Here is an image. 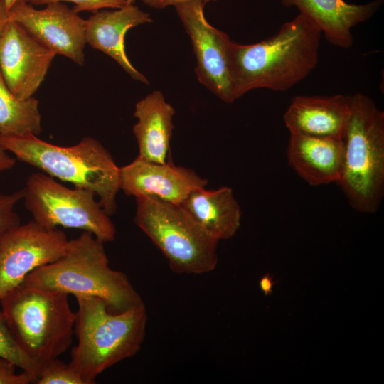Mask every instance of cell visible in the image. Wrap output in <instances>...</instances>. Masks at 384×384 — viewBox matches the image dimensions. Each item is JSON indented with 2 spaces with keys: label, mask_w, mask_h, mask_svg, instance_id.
Masks as SVG:
<instances>
[{
  "label": "cell",
  "mask_w": 384,
  "mask_h": 384,
  "mask_svg": "<svg viewBox=\"0 0 384 384\" xmlns=\"http://www.w3.org/2000/svg\"><path fill=\"white\" fill-rule=\"evenodd\" d=\"M287 7L296 6L309 18L331 44L350 48L353 44L352 28L368 20L381 4L375 0L365 4H350L343 0H281Z\"/></svg>",
  "instance_id": "e0dca14e"
},
{
  "label": "cell",
  "mask_w": 384,
  "mask_h": 384,
  "mask_svg": "<svg viewBox=\"0 0 384 384\" xmlns=\"http://www.w3.org/2000/svg\"><path fill=\"white\" fill-rule=\"evenodd\" d=\"M351 114V95H298L283 119L290 134L343 138Z\"/></svg>",
  "instance_id": "5bb4252c"
},
{
  "label": "cell",
  "mask_w": 384,
  "mask_h": 384,
  "mask_svg": "<svg viewBox=\"0 0 384 384\" xmlns=\"http://www.w3.org/2000/svg\"><path fill=\"white\" fill-rule=\"evenodd\" d=\"M206 3L191 0L175 6L189 36L196 59L198 80L226 103L234 102L228 64L229 36L211 26L204 14Z\"/></svg>",
  "instance_id": "30bf717a"
},
{
  "label": "cell",
  "mask_w": 384,
  "mask_h": 384,
  "mask_svg": "<svg viewBox=\"0 0 384 384\" xmlns=\"http://www.w3.org/2000/svg\"><path fill=\"white\" fill-rule=\"evenodd\" d=\"M321 33L299 14L273 36L252 44L232 40L228 64L234 101L257 89L286 91L316 66Z\"/></svg>",
  "instance_id": "6da1fadb"
},
{
  "label": "cell",
  "mask_w": 384,
  "mask_h": 384,
  "mask_svg": "<svg viewBox=\"0 0 384 384\" xmlns=\"http://www.w3.org/2000/svg\"><path fill=\"white\" fill-rule=\"evenodd\" d=\"M273 286V279L269 274H266L260 279V287L265 295H268L272 292Z\"/></svg>",
  "instance_id": "83f0119b"
},
{
  "label": "cell",
  "mask_w": 384,
  "mask_h": 384,
  "mask_svg": "<svg viewBox=\"0 0 384 384\" xmlns=\"http://www.w3.org/2000/svg\"><path fill=\"white\" fill-rule=\"evenodd\" d=\"M68 295L22 282L0 297L14 337L38 370L72 343L75 312L69 305Z\"/></svg>",
  "instance_id": "5b68a950"
},
{
  "label": "cell",
  "mask_w": 384,
  "mask_h": 384,
  "mask_svg": "<svg viewBox=\"0 0 384 384\" xmlns=\"http://www.w3.org/2000/svg\"><path fill=\"white\" fill-rule=\"evenodd\" d=\"M176 112L160 90H154L135 105L133 126L138 156L150 162L165 164L170 149Z\"/></svg>",
  "instance_id": "ac0fdd59"
},
{
  "label": "cell",
  "mask_w": 384,
  "mask_h": 384,
  "mask_svg": "<svg viewBox=\"0 0 384 384\" xmlns=\"http://www.w3.org/2000/svg\"><path fill=\"white\" fill-rule=\"evenodd\" d=\"M135 224L150 238L177 274H201L218 264L219 241L210 237L181 205L136 198Z\"/></svg>",
  "instance_id": "52a82bcc"
},
{
  "label": "cell",
  "mask_w": 384,
  "mask_h": 384,
  "mask_svg": "<svg viewBox=\"0 0 384 384\" xmlns=\"http://www.w3.org/2000/svg\"><path fill=\"white\" fill-rule=\"evenodd\" d=\"M152 21L149 13L134 4L112 10H100L85 20L86 43L114 60L132 79L149 85L146 77L134 68L127 56L124 36L130 28Z\"/></svg>",
  "instance_id": "9a60e30c"
},
{
  "label": "cell",
  "mask_w": 384,
  "mask_h": 384,
  "mask_svg": "<svg viewBox=\"0 0 384 384\" xmlns=\"http://www.w3.org/2000/svg\"><path fill=\"white\" fill-rule=\"evenodd\" d=\"M23 190L25 207L36 223L87 231L103 243L115 239V226L93 192L66 187L43 172L31 174Z\"/></svg>",
  "instance_id": "ba28073f"
},
{
  "label": "cell",
  "mask_w": 384,
  "mask_h": 384,
  "mask_svg": "<svg viewBox=\"0 0 384 384\" xmlns=\"http://www.w3.org/2000/svg\"><path fill=\"white\" fill-rule=\"evenodd\" d=\"M134 1L135 0H126L127 4H132Z\"/></svg>",
  "instance_id": "4dcf8cb0"
},
{
  "label": "cell",
  "mask_w": 384,
  "mask_h": 384,
  "mask_svg": "<svg viewBox=\"0 0 384 384\" xmlns=\"http://www.w3.org/2000/svg\"><path fill=\"white\" fill-rule=\"evenodd\" d=\"M55 55L21 25L9 19L0 38V73L15 96L33 97Z\"/></svg>",
  "instance_id": "7c38bea8"
},
{
  "label": "cell",
  "mask_w": 384,
  "mask_h": 384,
  "mask_svg": "<svg viewBox=\"0 0 384 384\" xmlns=\"http://www.w3.org/2000/svg\"><path fill=\"white\" fill-rule=\"evenodd\" d=\"M41 131L38 101L33 97L20 99L15 96L0 73V136L38 137Z\"/></svg>",
  "instance_id": "ffe728a7"
},
{
  "label": "cell",
  "mask_w": 384,
  "mask_h": 384,
  "mask_svg": "<svg viewBox=\"0 0 384 384\" xmlns=\"http://www.w3.org/2000/svg\"><path fill=\"white\" fill-rule=\"evenodd\" d=\"M9 19L8 11L4 2L3 0H0V38Z\"/></svg>",
  "instance_id": "f1b7e54d"
},
{
  "label": "cell",
  "mask_w": 384,
  "mask_h": 384,
  "mask_svg": "<svg viewBox=\"0 0 384 384\" xmlns=\"http://www.w3.org/2000/svg\"><path fill=\"white\" fill-rule=\"evenodd\" d=\"M31 5H46L52 2H72L74 4L73 9L79 13L80 11H90L92 14L105 9H119L127 5L126 0H26Z\"/></svg>",
  "instance_id": "cb8c5ba5"
},
{
  "label": "cell",
  "mask_w": 384,
  "mask_h": 384,
  "mask_svg": "<svg viewBox=\"0 0 384 384\" xmlns=\"http://www.w3.org/2000/svg\"><path fill=\"white\" fill-rule=\"evenodd\" d=\"M23 198V188L11 193H0V240L9 230L21 224L15 206Z\"/></svg>",
  "instance_id": "603a6c76"
},
{
  "label": "cell",
  "mask_w": 384,
  "mask_h": 384,
  "mask_svg": "<svg viewBox=\"0 0 384 384\" xmlns=\"http://www.w3.org/2000/svg\"><path fill=\"white\" fill-rule=\"evenodd\" d=\"M181 206L202 230L218 241L231 238L240 226L241 208L228 186L196 189Z\"/></svg>",
  "instance_id": "d6986e66"
},
{
  "label": "cell",
  "mask_w": 384,
  "mask_h": 384,
  "mask_svg": "<svg viewBox=\"0 0 384 384\" xmlns=\"http://www.w3.org/2000/svg\"><path fill=\"white\" fill-rule=\"evenodd\" d=\"M343 138L290 134L287 156L289 166L312 186L337 183L343 159Z\"/></svg>",
  "instance_id": "2e32d148"
},
{
  "label": "cell",
  "mask_w": 384,
  "mask_h": 384,
  "mask_svg": "<svg viewBox=\"0 0 384 384\" xmlns=\"http://www.w3.org/2000/svg\"><path fill=\"white\" fill-rule=\"evenodd\" d=\"M16 367L11 361L0 357V384L35 383L36 374L26 370L16 373Z\"/></svg>",
  "instance_id": "d4e9b609"
},
{
  "label": "cell",
  "mask_w": 384,
  "mask_h": 384,
  "mask_svg": "<svg viewBox=\"0 0 384 384\" xmlns=\"http://www.w3.org/2000/svg\"><path fill=\"white\" fill-rule=\"evenodd\" d=\"M343 141L337 183L353 209L374 213L384 196V112L369 97L351 95V114Z\"/></svg>",
  "instance_id": "8992f818"
},
{
  "label": "cell",
  "mask_w": 384,
  "mask_h": 384,
  "mask_svg": "<svg viewBox=\"0 0 384 384\" xmlns=\"http://www.w3.org/2000/svg\"><path fill=\"white\" fill-rule=\"evenodd\" d=\"M8 16L56 55L84 65L85 20L63 2H52L43 9H36L22 1L8 11Z\"/></svg>",
  "instance_id": "8fae6325"
},
{
  "label": "cell",
  "mask_w": 384,
  "mask_h": 384,
  "mask_svg": "<svg viewBox=\"0 0 384 384\" xmlns=\"http://www.w3.org/2000/svg\"><path fill=\"white\" fill-rule=\"evenodd\" d=\"M103 244L91 233L82 231L70 240L60 257L36 268L23 282L75 297H96L112 312H121L142 302L127 276L110 267Z\"/></svg>",
  "instance_id": "3957f363"
},
{
  "label": "cell",
  "mask_w": 384,
  "mask_h": 384,
  "mask_svg": "<svg viewBox=\"0 0 384 384\" xmlns=\"http://www.w3.org/2000/svg\"><path fill=\"white\" fill-rule=\"evenodd\" d=\"M0 357L11 361L22 370L29 371L38 375V368L18 344L1 310L0 311Z\"/></svg>",
  "instance_id": "44dd1931"
},
{
  "label": "cell",
  "mask_w": 384,
  "mask_h": 384,
  "mask_svg": "<svg viewBox=\"0 0 384 384\" xmlns=\"http://www.w3.org/2000/svg\"><path fill=\"white\" fill-rule=\"evenodd\" d=\"M191 0H142V1L149 7L156 9H162L169 6H174ZM206 4L208 1H216L217 0H201Z\"/></svg>",
  "instance_id": "484cf974"
},
{
  "label": "cell",
  "mask_w": 384,
  "mask_h": 384,
  "mask_svg": "<svg viewBox=\"0 0 384 384\" xmlns=\"http://www.w3.org/2000/svg\"><path fill=\"white\" fill-rule=\"evenodd\" d=\"M208 180L193 169L147 161L137 157L120 167V190L127 196L147 197L181 205L193 191L206 188Z\"/></svg>",
  "instance_id": "4fadbf2b"
},
{
  "label": "cell",
  "mask_w": 384,
  "mask_h": 384,
  "mask_svg": "<svg viewBox=\"0 0 384 384\" xmlns=\"http://www.w3.org/2000/svg\"><path fill=\"white\" fill-rule=\"evenodd\" d=\"M69 242L61 230L33 220L9 230L0 240V297L36 268L60 257Z\"/></svg>",
  "instance_id": "9c48e42d"
},
{
  "label": "cell",
  "mask_w": 384,
  "mask_h": 384,
  "mask_svg": "<svg viewBox=\"0 0 384 384\" xmlns=\"http://www.w3.org/2000/svg\"><path fill=\"white\" fill-rule=\"evenodd\" d=\"M74 334L78 344L69 364L85 384L116 363L135 356L144 342L147 312L144 302L121 312H112L96 297H75Z\"/></svg>",
  "instance_id": "7a4b0ae2"
},
{
  "label": "cell",
  "mask_w": 384,
  "mask_h": 384,
  "mask_svg": "<svg viewBox=\"0 0 384 384\" xmlns=\"http://www.w3.org/2000/svg\"><path fill=\"white\" fill-rule=\"evenodd\" d=\"M15 163V158L10 156L0 143V174L12 169Z\"/></svg>",
  "instance_id": "4316f807"
},
{
  "label": "cell",
  "mask_w": 384,
  "mask_h": 384,
  "mask_svg": "<svg viewBox=\"0 0 384 384\" xmlns=\"http://www.w3.org/2000/svg\"><path fill=\"white\" fill-rule=\"evenodd\" d=\"M0 143L18 160L74 187L93 192L109 216L116 213L120 167L98 140L86 137L73 146H63L37 136H0Z\"/></svg>",
  "instance_id": "277c9868"
},
{
  "label": "cell",
  "mask_w": 384,
  "mask_h": 384,
  "mask_svg": "<svg viewBox=\"0 0 384 384\" xmlns=\"http://www.w3.org/2000/svg\"><path fill=\"white\" fill-rule=\"evenodd\" d=\"M37 384H85L80 374L68 363L58 358L43 365L38 370Z\"/></svg>",
  "instance_id": "7402d4cb"
},
{
  "label": "cell",
  "mask_w": 384,
  "mask_h": 384,
  "mask_svg": "<svg viewBox=\"0 0 384 384\" xmlns=\"http://www.w3.org/2000/svg\"><path fill=\"white\" fill-rule=\"evenodd\" d=\"M3 1L4 2V5L7 11H9L15 4H16L17 3L20 1H26V0H3Z\"/></svg>",
  "instance_id": "f546056e"
}]
</instances>
